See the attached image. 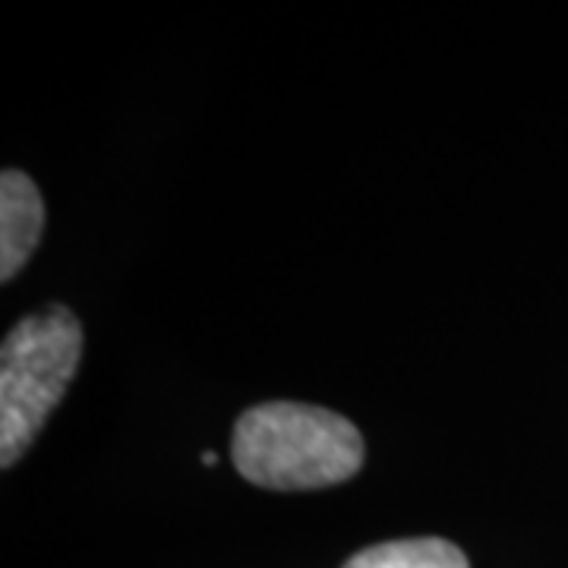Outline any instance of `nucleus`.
I'll return each instance as SVG.
<instances>
[{"label":"nucleus","instance_id":"nucleus-1","mask_svg":"<svg viewBox=\"0 0 568 568\" xmlns=\"http://www.w3.org/2000/svg\"><path fill=\"white\" fill-rule=\"evenodd\" d=\"M364 455V436L347 417L294 402L250 407L231 443L241 477L265 489L335 487L361 470Z\"/></svg>","mask_w":568,"mask_h":568},{"label":"nucleus","instance_id":"nucleus-3","mask_svg":"<svg viewBox=\"0 0 568 568\" xmlns=\"http://www.w3.org/2000/svg\"><path fill=\"white\" fill-rule=\"evenodd\" d=\"M44 231V203L36 183L17 168L0 178V278L10 282L36 253Z\"/></svg>","mask_w":568,"mask_h":568},{"label":"nucleus","instance_id":"nucleus-5","mask_svg":"<svg viewBox=\"0 0 568 568\" xmlns=\"http://www.w3.org/2000/svg\"><path fill=\"white\" fill-rule=\"evenodd\" d=\"M219 458H215V452H203V465H215Z\"/></svg>","mask_w":568,"mask_h":568},{"label":"nucleus","instance_id":"nucleus-4","mask_svg":"<svg viewBox=\"0 0 568 568\" xmlns=\"http://www.w3.org/2000/svg\"><path fill=\"white\" fill-rule=\"evenodd\" d=\"M345 568H470L465 552L439 540V537H420V540H392L369 547L351 556Z\"/></svg>","mask_w":568,"mask_h":568},{"label":"nucleus","instance_id":"nucleus-2","mask_svg":"<svg viewBox=\"0 0 568 568\" xmlns=\"http://www.w3.org/2000/svg\"><path fill=\"white\" fill-rule=\"evenodd\" d=\"M82 357V325L67 306L22 316L0 347V465L13 467L61 405Z\"/></svg>","mask_w":568,"mask_h":568}]
</instances>
